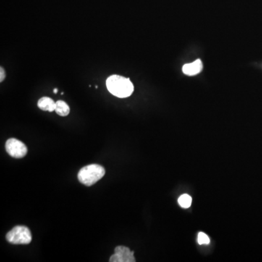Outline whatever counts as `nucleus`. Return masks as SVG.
I'll use <instances>...</instances> for the list:
<instances>
[{"instance_id":"nucleus-1","label":"nucleus","mask_w":262,"mask_h":262,"mask_svg":"<svg viewBox=\"0 0 262 262\" xmlns=\"http://www.w3.org/2000/svg\"><path fill=\"white\" fill-rule=\"evenodd\" d=\"M106 87L111 94L118 98H127L132 95L134 90L130 79L116 74L108 77Z\"/></svg>"},{"instance_id":"nucleus-2","label":"nucleus","mask_w":262,"mask_h":262,"mask_svg":"<svg viewBox=\"0 0 262 262\" xmlns=\"http://www.w3.org/2000/svg\"><path fill=\"white\" fill-rule=\"evenodd\" d=\"M105 173L106 171L103 166L92 164L81 168L77 177L82 184L90 187L101 180L104 176Z\"/></svg>"},{"instance_id":"nucleus-3","label":"nucleus","mask_w":262,"mask_h":262,"mask_svg":"<svg viewBox=\"0 0 262 262\" xmlns=\"http://www.w3.org/2000/svg\"><path fill=\"white\" fill-rule=\"evenodd\" d=\"M6 239L8 242L15 245H27L32 242V235L27 226H16L8 233Z\"/></svg>"},{"instance_id":"nucleus-4","label":"nucleus","mask_w":262,"mask_h":262,"mask_svg":"<svg viewBox=\"0 0 262 262\" xmlns=\"http://www.w3.org/2000/svg\"><path fill=\"white\" fill-rule=\"evenodd\" d=\"M6 149L8 155L16 159L24 158L28 152L27 146L14 138L8 139L6 142Z\"/></svg>"},{"instance_id":"nucleus-5","label":"nucleus","mask_w":262,"mask_h":262,"mask_svg":"<svg viewBox=\"0 0 262 262\" xmlns=\"http://www.w3.org/2000/svg\"><path fill=\"white\" fill-rule=\"evenodd\" d=\"M110 262H135L134 251L125 246H117L114 249V253L109 259Z\"/></svg>"},{"instance_id":"nucleus-6","label":"nucleus","mask_w":262,"mask_h":262,"mask_svg":"<svg viewBox=\"0 0 262 262\" xmlns=\"http://www.w3.org/2000/svg\"><path fill=\"white\" fill-rule=\"evenodd\" d=\"M203 70V63L200 59H197L191 64H185L182 68L183 72L186 75L195 76Z\"/></svg>"},{"instance_id":"nucleus-7","label":"nucleus","mask_w":262,"mask_h":262,"mask_svg":"<svg viewBox=\"0 0 262 262\" xmlns=\"http://www.w3.org/2000/svg\"><path fill=\"white\" fill-rule=\"evenodd\" d=\"M37 106L43 111H52L56 109V102L50 97H43L37 102Z\"/></svg>"},{"instance_id":"nucleus-8","label":"nucleus","mask_w":262,"mask_h":262,"mask_svg":"<svg viewBox=\"0 0 262 262\" xmlns=\"http://www.w3.org/2000/svg\"><path fill=\"white\" fill-rule=\"evenodd\" d=\"M55 111H56L58 115L66 116L69 115V112H70V108H69V105L65 101H62V100H58V101L56 102V109H55Z\"/></svg>"},{"instance_id":"nucleus-9","label":"nucleus","mask_w":262,"mask_h":262,"mask_svg":"<svg viewBox=\"0 0 262 262\" xmlns=\"http://www.w3.org/2000/svg\"><path fill=\"white\" fill-rule=\"evenodd\" d=\"M192 197L187 194H184V195H181L179 200H178V202L182 208H188L192 205Z\"/></svg>"},{"instance_id":"nucleus-10","label":"nucleus","mask_w":262,"mask_h":262,"mask_svg":"<svg viewBox=\"0 0 262 262\" xmlns=\"http://www.w3.org/2000/svg\"><path fill=\"white\" fill-rule=\"evenodd\" d=\"M197 241L200 245H208L210 243V239L208 236L204 232H200L198 234Z\"/></svg>"},{"instance_id":"nucleus-11","label":"nucleus","mask_w":262,"mask_h":262,"mask_svg":"<svg viewBox=\"0 0 262 262\" xmlns=\"http://www.w3.org/2000/svg\"><path fill=\"white\" fill-rule=\"evenodd\" d=\"M6 77V73L4 68L0 67V82H3Z\"/></svg>"},{"instance_id":"nucleus-12","label":"nucleus","mask_w":262,"mask_h":262,"mask_svg":"<svg viewBox=\"0 0 262 262\" xmlns=\"http://www.w3.org/2000/svg\"><path fill=\"white\" fill-rule=\"evenodd\" d=\"M53 93H58V89L57 88H55L54 90H53Z\"/></svg>"}]
</instances>
